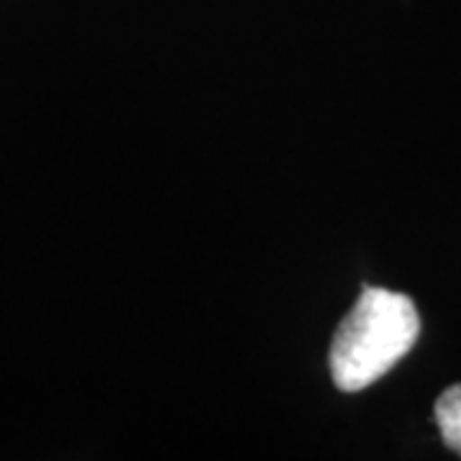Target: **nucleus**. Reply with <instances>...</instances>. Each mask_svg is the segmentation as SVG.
I'll return each mask as SVG.
<instances>
[{"instance_id":"obj_2","label":"nucleus","mask_w":461,"mask_h":461,"mask_svg":"<svg viewBox=\"0 0 461 461\" xmlns=\"http://www.w3.org/2000/svg\"><path fill=\"white\" fill-rule=\"evenodd\" d=\"M436 423L444 444L461 456V384H451L436 400Z\"/></svg>"},{"instance_id":"obj_1","label":"nucleus","mask_w":461,"mask_h":461,"mask_svg":"<svg viewBox=\"0 0 461 461\" xmlns=\"http://www.w3.org/2000/svg\"><path fill=\"white\" fill-rule=\"evenodd\" d=\"M420 336L411 297L382 287L364 293L330 341V379L341 393H359L382 379Z\"/></svg>"}]
</instances>
